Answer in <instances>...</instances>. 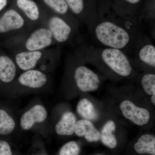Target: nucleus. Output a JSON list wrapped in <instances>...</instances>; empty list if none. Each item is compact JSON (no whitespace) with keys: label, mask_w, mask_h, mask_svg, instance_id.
<instances>
[{"label":"nucleus","mask_w":155,"mask_h":155,"mask_svg":"<svg viewBox=\"0 0 155 155\" xmlns=\"http://www.w3.org/2000/svg\"><path fill=\"white\" fill-rule=\"evenodd\" d=\"M88 30L97 43L121 50L128 55L133 53L136 43L143 34L139 19L112 14L100 17Z\"/></svg>","instance_id":"1"},{"label":"nucleus","mask_w":155,"mask_h":155,"mask_svg":"<svg viewBox=\"0 0 155 155\" xmlns=\"http://www.w3.org/2000/svg\"><path fill=\"white\" fill-rule=\"evenodd\" d=\"M73 54L84 64L94 65L108 77H130L135 73L131 58L120 50L81 43Z\"/></svg>","instance_id":"2"},{"label":"nucleus","mask_w":155,"mask_h":155,"mask_svg":"<svg viewBox=\"0 0 155 155\" xmlns=\"http://www.w3.org/2000/svg\"><path fill=\"white\" fill-rule=\"evenodd\" d=\"M56 44L52 35L47 28L39 26L32 30L5 38L3 46L11 51H40Z\"/></svg>","instance_id":"3"},{"label":"nucleus","mask_w":155,"mask_h":155,"mask_svg":"<svg viewBox=\"0 0 155 155\" xmlns=\"http://www.w3.org/2000/svg\"><path fill=\"white\" fill-rule=\"evenodd\" d=\"M69 78L78 90L84 93L91 92L99 88L101 79L99 75L87 67L72 53L66 58Z\"/></svg>","instance_id":"4"},{"label":"nucleus","mask_w":155,"mask_h":155,"mask_svg":"<svg viewBox=\"0 0 155 155\" xmlns=\"http://www.w3.org/2000/svg\"><path fill=\"white\" fill-rule=\"evenodd\" d=\"M41 26L50 30L56 44L59 46L72 41L79 33L66 20L47 10Z\"/></svg>","instance_id":"5"},{"label":"nucleus","mask_w":155,"mask_h":155,"mask_svg":"<svg viewBox=\"0 0 155 155\" xmlns=\"http://www.w3.org/2000/svg\"><path fill=\"white\" fill-rule=\"evenodd\" d=\"M131 58L134 66L145 72H153L155 68V47L149 37L144 33L136 43Z\"/></svg>","instance_id":"6"},{"label":"nucleus","mask_w":155,"mask_h":155,"mask_svg":"<svg viewBox=\"0 0 155 155\" xmlns=\"http://www.w3.org/2000/svg\"><path fill=\"white\" fill-rule=\"evenodd\" d=\"M80 25L89 29L99 18L96 0H65Z\"/></svg>","instance_id":"7"},{"label":"nucleus","mask_w":155,"mask_h":155,"mask_svg":"<svg viewBox=\"0 0 155 155\" xmlns=\"http://www.w3.org/2000/svg\"><path fill=\"white\" fill-rule=\"evenodd\" d=\"M11 6L15 8L25 19L31 30L41 26L46 9L35 0H12Z\"/></svg>","instance_id":"8"},{"label":"nucleus","mask_w":155,"mask_h":155,"mask_svg":"<svg viewBox=\"0 0 155 155\" xmlns=\"http://www.w3.org/2000/svg\"><path fill=\"white\" fill-rule=\"evenodd\" d=\"M30 30L28 23L15 8L11 6L0 12V36L5 38Z\"/></svg>","instance_id":"9"},{"label":"nucleus","mask_w":155,"mask_h":155,"mask_svg":"<svg viewBox=\"0 0 155 155\" xmlns=\"http://www.w3.org/2000/svg\"><path fill=\"white\" fill-rule=\"evenodd\" d=\"M54 48L45 49L40 51H11V57L16 64L18 69L28 71L35 69L42 61L52 53Z\"/></svg>","instance_id":"10"},{"label":"nucleus","mask_w":155,"mask_h":155,"mask_svg":"<svg viewBox=\"0 0 155 155\" xmlns=\"http://www.w3.org/2000/svg\"><path fill=\"white\" fill-rule=\"evenodd\" d=\"M119 109L124 117L135 125L142 126L147 125L150 119L148 110L138 107L129 100L122 101L119 105Z\"/></svg>","instance_id":"11"},{"label":"nucleus","mask_w":155,"mask_h":155,"mask_svg":"<svg viewBox=\"0 0 155 155\" xmlns=\"http://www.w3.org/2000/svg\"><path fill=\"white\" fill-rule=\"evenodd\" d=\"M37 2L49 12L62 17L79 31L81 25L71 13L65 0H37Z\"/></svg>","instance_id":"12"},{"label":"nucleus","mask_w":155,"mask_h":155,"mask_svg":"<svg viewBox=\"0 0 155 155\" xmlns=\"http://www.w3.org/2000/svg\"><path fill=\"white\" fill-rule=\"evenodd\" d=\"M48 82V78L44 72L38 69H31L23 72L16 81L20 87L39 89L44 87Z\"/></svg>","instance_id":"13"},{"label":"nucleus","mask_w":155,"mask_h":155,"mask_svg":"<svg viewBox=\"0 0 155 155\" xmlns=\"http://www.w3.org/2000/svg\"><path fill=\"white\" fill-rule=\"evenodd\" d=\"M18 70L11 55L0 51V91L14 81Z\"/></svg>","instance_id":"14"},{"label":"nucleus","mask_w":155,"mask_h":155,"mask_svg":"<svg viewBox=\"0 0 155 155\" xmlns=\"http://www.w3.org/2000/svg\"><path fill=\"white\" fill-rule=\"evenodd\" d=\"M47 116L46 109L41 105H36L25 112L21 116L20 126L24 130H30L35 123L44 122Z\"/></svg>","instance_id":"15"},{"label":"nucleus","mask_w":155,"mask_h":155,"mask_svg":"<svg viewBox=\"0 0 155 155\" xmlns=\"http://www.w3.org/2000/svg\"><path fill=\"white\" fill-rule=\"evenodd\" d=\"M141 2L142 0H115V14L119 17H131L140 20L139 9Z\"/></svg>","instance_id":"16"},{"label":"nucleus","mask_w":155,"mask_h":155,"mask_svg":"<svg viewBox=\"0 0 155 155\" xmlns=\"http://www.w3.org/2000/svg\"><path fill=\"white\" fill-rule=\"evenodd\" d=\"M74 133L79 137H84L89 142H95L101 139V132L91 121L87 119L77 121Z\"/></svg>","instance_id":"17"},{"label":"nucleus","mask_w":155,"mask_h":155,"mask_svg":"<svg viewBox=\"0 0 155 155\" xmlns=\"http://www.w3.org/2000/svg\"><path fill=\"white\" fill-rule=\"evenodd\" d=\"M77 120L72 112H65L55 127L56 133L59 135L70 136L75 133Z\"/></svg>","instance_id":"18"},{"label":"nucleus","mask_w":155,"mask_h":155,"mask_svg":"<svg viewBox=\"0 0 155 155\" xmlns=\"http://www.w3.org/2000/svg\"><path fill=\"white\" fill-rule=\"evenodd\" d=\"M116 124L114 121L109 120L106 122L101 131V139L104 145L110 149L115 148L117 145V139L114 134Z\"/></svg>","instance_id":"19"},{"label":"nucleus","mask_w":155,"mask_h":155,"mask_svg":"<svg viewBox=\"0 0 155 155\" xmlns=\"http://www.w3.org/2000/svg\"><path fill=\"white\" fill-rule=\"evenodd\" d=\"M134 150L140 154L155 155V137L145 134L139 138L134 145Z\"/></svg>","instance_id":"20"},{"label":"nucleus","mask_w":155,"mask_h":155,"mask_svg":"<svg viewBox=\"0 0 155 155\" xmlns=\"http://www.w3.org/2000/svg\"><path fill=\"white\" fill-rule=\"evenodd\" d=\"M78 114L83 119L90 121L96 120L99 114L94 105L88 99L84 98L78 101L76 107Z\"/></svg>","instance_id":"21"},{"label":"nucleus","mask_w":155,"mask_h":155,"mask_svg":"<svg viewBox=\"0 0 155 155\" xmlns=\"http://www.w3.org/2000/svg\"><path fill=\"white\" fill-rule=\"evenodd\" d=\"M16 123L8 111L0 106V135L10 134L14 131Z\"/></svg>","instance_id":"22"},{"label":"nucleus","mask_w":155,"mask_h":155,"mask_svg":"<svg viewBox=\"0 0 155 155\" xmlns=\"http://www.w3.org/2000/svg\"><path fill=\"white\" fill-rule=\"evenodd\" d=\"M140 84L142 88L148 95H155V74L153 72H145L141 76Z\"/></svg>","instance_id":"23"},{"label":"nucleus","mask_w":155,"mask_h":155,"mask_svg":"<svg viewBox=\"0 0 155 155\" xmlns=\"http://www.w3.org/2000/svg\"><path fill=\"white\" fill-rule=\"evenodd\" d=\"M80 152V148L75 141L68 142L61 148L59 155H78Z\"/></svg>","instance_id":"24"},{"label":"nucleus","mask_w":155,"mask_h":155,"mask_svg":"<svg viewBox=\"0 0 155 155\" xmlns=\"http://www.w3.org/2000/svg\"><path fill=\"white\" fill-rule=\"evenodd\" d=\"M0 155H13L8 142L0 139Z\"/></svg>","instance_id":"25"},{"label":"nucleus","mask_w":155,"mask_h":155,"mask_svg":"<svg viewBox=\"0 0 155 155\" xmlns=\"http://www.w3.org/2000/svg\"><path fill=\"white\" fill-rule=\"evenodd\" d=\"M12 0H0V12L4 11L9 3H11Z\"/></svg>","instance_id":"26"},{"label":"nucleus","mask_w":155,"mask_h":155,"mask_svg":"<svg viewBox=\"0 0 155 155\" xmlns=\"http://www.w3.org/2000/svg\"><path fill=\"white\" fill-rule=\"evenodd\" d=\"M151 102L152 103L153 105L155 106V95L151 96L150 97Z\"/></svg>","instance_id":"27"},{"label":"nucleus","mask_w":155,"mask_h":155,"mask_svg":"<svg viewBox=\"0 0 155 155\" xmlns=\"http://www.w3.org/2000/svg\"><path fill=\"white\" fill-rule=\"evenodd\" d=\"M101 155V154H98V155Z\"/></svg>","instance_id":"28"}]
</instances>
